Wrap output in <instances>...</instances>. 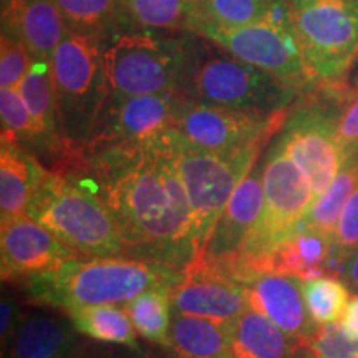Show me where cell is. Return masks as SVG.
Here are the masks:
<instances>
[{"mask_svg":"<svg viewBox=\"0 0 358 358\" xmlns=\"http://www.w3.org/2000/svg\"><path fill=\"white\" fill-rule=\"evenodd\" d=\"M82 169L113 214L129 257L185 268L194 262L191 209L174 155L173 129L143 145L87 151Z\"/></svg>","mask_w":358,"mask_h":358,"instance_id":"obj_1","label":"cell"},{"mask_svg":"<svg viewBox=\"0 0 358 358\" xmlns=\"http://www.w3.org/2000/svg\"><path fill=\"white\" fill-rule=\"evenodd\" d=\"M185 271L133 257L73 259L52 271L22 280L30 302L62 308L128 303L150 289L173 290Z\"/></svg>","mask_w":358,"mask_h":358,"instance_id":"obj_2","label":"cell"},{"mask_svg":"<svg viewBox=\"0 0 358 358\" xmlns=\"http://www.w3.org/2000/svg\"><path fill=\"white\" fill-rule=\"evenodd\" d=\"M297 90L237 60L209 38L182 37V73L176 95L201 105L259 115L285 111Z\"/></svg>","mask_w":358,"mask_h":358,"instance_id":"obj_3","label":"cell"},{"mask_svg":"<svg viewBox=\"0 0 358 358\" xmlns=\"http://www.w3.org/2000/svg\"><path fill=\"white\" fill-rule=\"evenodd\" d=\"M27 214L82 257H129L113 214L82 169H48Z\"/></svg>","mask_w":358,"mask_h":358,"instance_id":"obj_4","label":"cell"},{"mask_svg":"<svg viewBox=\"0 0 358 358\" xmlns=\"http://www.w3.org/2000/svg\"><path fill=\"white\" fill-rule=\"evenodd\" d=\"M101 40L69 32L50 58L58 127L75 164L82 161L110 96Z\"/></svg>","mask_w":358,"mask_h":358,"instance_id":"obj_5","label":"cell"},{"mask_svg":"<svg viewBox=\"0 0 358 358\" xmlns=\"http://www.w3.org/2000/svg\"><path fill=\"white\" fill-rule=\"evenodd\" d=\"M196 35L209 38L237 60L302 90L315 82L295 34L289 0H272L262 20L237 29L203 25Z\"/></svg>","mask_w":358,"mask_h":358,"instance_id":"obj_6","label":"cell"},{"mask_svg":"<svg viewBox=\"0 0 358 358\" xmlns=\"http://www.w3.org/2000/svg\"><path fill=\"white\" fill-rule=\"evenodd\" d=\"M315 82L338 87L358 60V0H289Z\"/></svg>","mask_w":358,"mask_h":358,"instance_id":"obj_7","label":"cell"},{"mask_svg":"<svg viewBox=\"0 0 358 358\" xmlns=\"http://www.w3.org/2000/svg\"><path fill=\"white\" fill-rule=\"evenodd\" d=\"M173 140L176 163L189 201L191 236L198 259L237 186L256 166L261 150L224 156L199 150L182 141L174 131Z\"/></svg>","mask_w":358,"mask_h":358,"instance_id":"obj_8","label":"cell"},{"mask_svg":"<svg viewBox=\"0 0 358 358\" xmlns=\"http://www.w3.org/2000/svg\"><path fill=\"white\" fill-rule=\"evenodd\" d=\"M111 93L123 96L176 93L182 73V37L124 34L105 50Z\"/></svg>","mask_w":358,"mask_h":358,"instance_id":"obj_9","label":"cell"},{"mask_svg":"<svg viewBox=\"0 0 358 358\" xmlns=\"http://www.w3.org/2000/svg\"><path fill=\"white\" fill-rule=\"evenodd\" d=\"M287 122V111L259 115L201 105L181 96L173 131L182 141L216 155L261 150L271 134Z\"/></svg>","mask_w":358,"mask_h":358,"instance_id":"obj_10","label":"cell"},{"mask_svg":"<svg viewBox=\"0 0 358 358\" xmlns=\"http://www.w3.org/2000/svg\"><path fill=\"white\" fill-rule=\"evenodd\" d=\"M338 116L322 105H303L287 116L280 136L282 150L310 182L320 198L337 176L345 151L338 140Z\"/></svg>","mask_w":358,"mask_h":358,"instance_id":"obj_11","label":"cell"},{"mask_svg":"<svg viewBox=\"0 0 358 358\" xmlns=\"http://www.w3.org/2000/svg\"><path fill=\"white\" fill-rule=\"evenodd\" d=\"M179 101L181 96L176 93L123 96L110 92L85 153L105 146L143 145L158 140L173 129Z\"/></svg>","mask_w":358,"mask_h":358,"instance_id":"obj_12","label":"cell"},{"mask_svg":"<svg viewBox=\"0 0 358 358\" xmlns=\"http://www.w3.org/2000/svg\"><path fill=\"white\" fill-rule=\"evenodd\" d=\"M0 250L2 279L7 282H20L82 257L29 214L2 221Z\"/></svg>","mask_w":358,"mask_h":358,"instance_id":"obj_13","label":"cell"},{"mask_svg":"<svg viewBox=\"0 0 358 358\" xmlns=\"http://www.w3.org/2000/svg\"><path fill=\"white\" fill-rule=\"evenodd\" d=\"M176 313L227 324L249 308L248 289L216 268L191 264L185 275L171 290Z\"/></svg>","mask_w":358,"mask_h":358,"instance_id":"obj_14","label":"cell"},{"mask_svg":"<svg viewBox=\"0 0 358 358\" xmlns=\"http://www.w3.org/2000/svg\"><path fill=\"white\" fill-rule=\"evenodd\" d=\"M262 211V166L256 164L237 186L209 236L204 252L192 264L224 266V264L231 262L241 252L254 231L257 229Z\"/></svg>","mask_w":358,"mask_h":358,"instance_id":"obj_15","label":"cell"},{"mask_svg":"<svg viewBox=\"0 0 358 358\" xmlns=\"http://www.w3.org/2000/svg\"><path fill=\"white\" fill-rule=\"evenodd\" d=\"M245 289L249 308L266 315L290 337L307 342L319 329L307 310L302 280L279 274H261Z\"/></svg>","mask_w":358,"mask_h":358,"instance_id":"obj_16","label":"cell"},{"mask_svg":"<svg viewBox=\"0 0 358 358\" xmlns=\"http://www.w3.org/2000/svg\"><path fill=\"white\" fill-rule=\"evenodd\" d=\"M2 34L24 43L34 60H50L69 29L55 0H2Z\"/></svg>","mask_w":358,"mask_h":358,"instance_id":"obj_17","label":"cell"},{"mask_svg":"<svg viewBox=\"0 0 358 358\" xmlns=\"http://www.w3.org/2000/svg\"><path fill=\"white\" fill-rule=\"evenodd\" d=\"M334 239L320 232L301 227L268 254L264 274H279L299 280H312L329 275Z\"/></svg>","mask_w":358,"mask_h":358,"instance_id":"obj_18","label":"cell"},{"mask_svg":"<svg viewBox=\"0 0 358 358\" xmlns=\"http://www.w3.org/2000/svg\"><path fill=\"white\" fill-rule=\"evenodd\" d=\"M48 169L29 150L2 140L0 146V219L27 214L30 201Z\"/></svg>","mask_w":358,"mask_h":358,"instance_id":"obj_19","label":"cell"},{"mask_svg":"<svg viewBox=\"0 0 358 358\" xmlns=\"http://www.w3.org/2000/svg\"><path fill=\"white\" fill-rule=\"evenodd\" d=\"M226 330L231 358H289L302 343L252 308L227 322Z\"/></svg>","mask_w":358,"mask_h":358,"instance_id":"obj_20","label":"cell"},{"mask_svg":"<svg viewBox=\"0 0 358 358\" xmlns=\"http://www.w3.org/2000/svg\"><path fill=\"white\" fill-rule=\"evenodd\" d=\"M73 324L47 315H24L10 347L2 358H70L73 350Z\"/></svg>","mask_w":358,"mask_h":358,"instance_id":"obj_21","label":"cell"},{"mask_svg":"<svg viewBox=\"0 0 358 358\" xmlns=\"http://www.w3.org/2000/svg\"><path fill=\"white\" fill-rule=\"evenodd\" d=\"M123 24L141 29L196 34L201 17L198 0H120Z\"/></svg>","mask_w":358,"mask_h":358,"instance_id":"obj_22","label":"cell"},{"mask_svg":"<svg viewBox=\"0 0 358 358\" xmlns=\"http://www.w3.org/2000/svg\"><path fill=\"white\" fill-rule=\"evenodd\" d=\"M171 348L178 358H231L226 324L181 313L171 325Z\"/></svg>","mask_w":358,"mask_h":358,"instance_id":"obj_23","label":"cell"},{"mask_svg":"<svg viewBox=\"0 0 358 358\" xmlns=\"http://www.w3.org/2000/svg\"><path fill=\"white\" fill-rule=\"evenodd\" d=\"M358 186V145L348 151L332 185L327 187L320 198L313 201L302 227L320 232L327 237L335 236V229L345 208L348 198Z\"/></svg>","mask_w":358,"mask_h":358,"instance_id":"obj_24","label":"cell"},{"mask_svg":"<svg viewBox=\"0 0 358 358\" xmlns=\"http://www.w3.org/2000/svg\"><path fill=\"white\" fill-rule=\"evenodd\" d=\"M75 330L100 342L120 343L136 350V332L127 308L116 306L80 307L66 312Z\"/></svg>","mask_w":358,"mask_h":358,"instance_id":"obj_25","label":"cell"},{"mask_svg":"<svg viewBox=\"0 0 358 358\" xmlns=\"http://www.w3.org/2000/svg\"><path fill=\"white\" fill-rule=\"evenodd\" d=\"M69 32L105 38L123 24L120 0H55Z\"/></svg>","mask_w":358,"mask_h":358,"instance_id":"obj_26","label":"cell"},{"mask_svg":"<svg viewBox=\"0 0 358 358\" xmlns=\"http://www.w3.org/2000/svg\"><path fill=\"white\" fill-rule=\"evenodd\" d=\"M171 290L150 289L124 303V308L143 338L171 348Z\"/></svg>","mask_w":358,"mask_h":358,"instance_id":"obj_27","label":"cell"},{"mask_svg":"<svg viewBox=\"0 0 358 358\" xmlns=\"http://www.w3.org/2000/svg\"><path fill=\"white\" fill-rule=\"evenodd\" d=\"M302 292L307 310L317 325L335 324L343 319L350 302V292L345 284L334 275L303 280Z\"/></svg>","mask_w":358,"mask_h":358,"instance_id":"obj_28","label":"cell"},{"mask_svg":"<svg viewBox=\"0 0 358 358\" xmlns=\"http://www.w3.org/2000/svg\"><path fill=\"white\" fill-rule=\"evenodd\" d=\"M2 140L17 143L30 153L42 155V141L32 115L17 88H0Z\"/></svg>","mask_w":358,"mask_h":358,"instance_id":"obj_29","label":"cell"},{"mask_svg":"<svg viewBox=\"0 0 358 358\" xmlns=\"http://www.w3.org/2000/svg\"><path fill=\"white\" fill-rule=\"evenodd\" d=\"M271 3L272 0H198L199 27L237 29L250 25L266 17Z\"/></svg>","mask_w":358,"mask_h":358,"instance_id":"obj_30","label":"cell"},{"mask_svg":"<svg viewBox=\"0 0 358 358\" xmlns=\"http://www.w3.org/2000/svg\"><path fill=\"white\" fill-rule=\"evenodd\" d=\"M303 343L313 358H355L358 353V340L348 337L342 322L319 325L315 334Z\"/></svg>","mask_w":358,"mask_h":358,"instance_id":"obj_31","label":"cell"},{"mask_svg":"<svg viewBox=\"0 0 358 358\" xmlns=\"http://www.w3.org/2000/svg\"><path fill=\"white\" fill-rule=\"evenodd\" d=\"M34 64L32 53L24 43L2 34L0 40V88H17Z\"/></svg>","mask_w":358,"mask_h":358,"instance_id":"obj_32","label":"cell"},{"mask_svg":"<svg viewBox=\"0 0 358 358\" xmlns=\"http://www.w3.org/2000/svg\"><path fill=\"white\" fill-rule=\"evenodd\" d=\"M355 249H358V186L352 192L345 208L340 214L334 236L332 254L345 264Z\"/></svg>","mask_w":358,"mask_h":358,"instance_id":"obj_33","label":"cell"},{"mask_svg":"<svg viewBox=\"0 0 358 358\" xmlns=\"http://www.w3.org/2000/svg\"><path fill=\"white\" fill-rule=\"evenodd\" d=\"M0 312H2V315H0V340H2V355H6L24 315H22L19 302L6 294L2 295Z\"/></svg>","mask_w":358,"mask_h":358,"instance_id":"obj_34","label":"cell"},{"mask_svg":"<svg viewBox=\"0 0 358 358\" xmlns=\"http://www.w3.org/2000/svg\"><path fill=\"white\" fill-rule=\"evenodd\" d=\"M338 140L345 156L353 146L358 145V93L338 116Z\"/></svg>","mask_w":358,"mask_h":358,"instance_id":"obj_35","label":"cell"},{"mask_svg":"<svg viewBox=\"0 0 358 358\" xmlns=\"http://www.w3.org/2000/svg\"><path fill=\"white\" fill-rule=\"evenodd\" d=\"M342 325L348 337L358 340V295H353L350 302H348L345 315L342 319Z\"/></svg>","mask_w":358,"mask_h":358,"instance_id":"obj_36","label":"cell"},{"mask_svg":"<svg viewBox=\"0 0 358 358\" xmlns=\"http://www.w3.org/2000/svg\"><path fill=\"white\" fill-rule=\"evenodd\" d=\"M342 274H343V277H345L347 284L358 290V249L353 250L352 256L347 259Z\"/></svg>","mask_w":358,"mask_h":358,"instance_id":"obj_37","label":"cell"},{"mask_svg":"<svg viewBox=\"0 0 358 358\" xmlns=\"http://www.w3.org/2000/svg\"><path fill=\"white\" fill-rule=\"evenodd\" d=\"M289 358H313L312 357V353H310V350H308V348L306 347V343H301V347L297 348V350H295L292 355H290Z\"/></svg>","mask_w":358,"mask_h":358,"instance_id":"obj_38","label":"cell"},{"mask_svg":"<svg viewBox=\"0 0 358 358\" xmlns=\"http://www.w3.org/2000/svg\"><path fill=\"white\" fill-rule=\"evenodd\" d=\"M353 92L358 93V60L355 64V73H353Z\"/></svg>","mask_w":358,"mask_h":358,"instance_id":"obj_39","label":"cell"},{"mask_svg":"<svg viewBox=\"0 0 358 358\" xmlns=\"http://www.w3.org/2000/svg\"><path fill=\"white\" fill-rule=\"evenodd\" d=\"M355 358H358V353H357V357H355Z\"/></svg>","mask_w":358,"mask_h":358,"instance_id":"obj_40","label":"cell"}]
</instances>
